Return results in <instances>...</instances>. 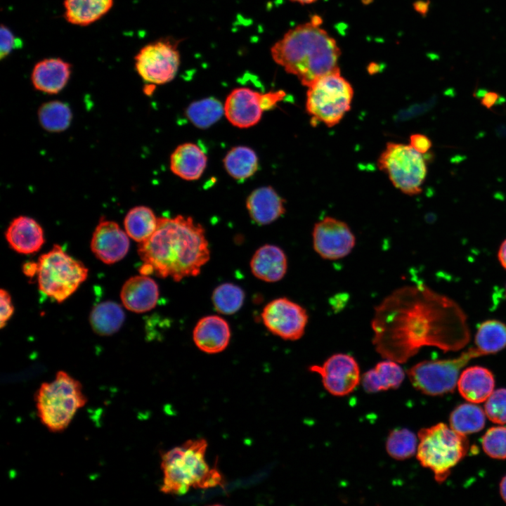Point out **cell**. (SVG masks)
<instances>
[{
  "mask_svg": "<svg viewBox=\"0 0 506 506\" xmlns=\"http://www.w3.org/2000/svg\"><path fill=\"white\" fill-rule=\"evenodd\" d=\"M158 218L153 211L145 206L131 209L126 215L124 225L126 233L134 240L141 242L147 240L155 231Z\"/></svg>",
  "mask_w": 506,
  "mask_h": 506,
  "instance_id": "cell-30",
  "label": "cell"
},
{
  "mask_svg": "<svg viewBox=\"0 0 506 506\" xmlns=\"http://www.w3.org/2000/svg\"><path fill=\"white\" fill-rule=\"evenodd\" d=\"M128 236L116 222L100 220L93 233L91 251L106 264L116 263L122 259L129 251Z\"/></svg>",
  "mask_w": 506,
  "mask_h": 506,
  "instance_id": "cell-16",
  "label": "cell"
},
{
  "mask_svg": "<svg viewBox=\"0 0 506 506\" xmlns=\"http://www.w3.org/2000/svg\"><path fill=\"white\" fill-rule=\"evenodd\" d=\"M179 42L164 38L146 44L138 51L134 58L135 68L143 81L160 85L176 77L181 63Z\"/></svg>",
  "mask_w": 506,
  "mask_h": 506,
  "instance_id": "cell-11",
  "label": "cell"
},
{
  "mask_svg": "<svg viewBox=\"0 0 506 506\" xmlns=\"http://www.w3.org/2000/svg\"><path fill=\"white\" fill-rule=\"evenodd\" d=\"M372 343L384 359L406 362L423 346L457 351L469 341L464 311L424 285L397 289L375 310Z\"/></svg>",
  "mask_w": 506,
  "mask_h": 506,
  "instance_id": "cell-1",
  "label": "cell"
},
{
  "mask_svg": "<svg viewBox=\"0 0 506 506\" xmlns=\"http://www.w3.org/2000/svg\"><path fill=\"white\" fill-rule=\"evenodd\" d=\"M398 363L386 359L364 373L361 379L363 389L374 394L398 388L404 379L405 373Z\"/></svg>",
  "mask_w": 506,
  "mask_h": 506,
  "instance_id": "cell-25",
  "label": "cell"
},
{
  "mask_svg": "<svg viewBox=\"0 0 506 506\" xmlns=\"http://www.w3.org/2000/svg\"><path fill=\"white\" fill-rule=\"evenodd\" d=\"M380 170L402 193L417 195L427 176V166L421 153L410 145L389 142L377 160Z\"/></svg>",
  "mask_w": 506,
  "mask_h": 506,
  "instance_id": "cell-9",
  "label": "cell"
},
{
  "mask_svg": "<svg viewBox=\"0 0 506 506\" xmlns=\"http://www.w3.org/2000/svg\"><path fill=\"white\" fill-rule=\"evenodd\" d=\"M1 313L0 327L3 328L13 313L14 307L10 294L4 289L0 291Z\"/></svg>",
  "mask_w": 506,
  "mask_h": 506,
  "instance_id": "cell-39",
  "label": "cell"
},
{
  "mask_svg": "<svg viewBox=\"0 0 506 506\" xmlns=\"http://www.w3.org/2000/svg\"><path fill=\"white\" fill-rule=\"evenodd\" d=\"M113 0H65V18L73 25L86 26L104 15L112 8Z\"/></svg>",
  "mask_w": 506,
  "mask_h": 506,
  "instance_id": "cell-26",
  "label": "cell"
},
{
  "mask_svg": "<svg viewBox=\"0 0 506 506\" xmlns=\"http://www.w3.org/2000/svg\"><path fill=\"white\" fill-rule=\"evenodd\" d=\"M429 1H417L414 4L415 10L422 15H425L429 10Z\"/></svg>",
  "mask_w": 506,
  "mask_h": 506,
  "instance_id": "cell-43",
  "label": "cell"
},
{
  "mask_svg": "<svg viewBox=\"0 0 506 506\" xmlns=\"http://www.w3.org/2000/svg\"><path fill=\"white\" fill-rule=\"evenodd\" d=\"M138 253L143 262L141 274L155 273L174 281L197 275L210 257L205 229L182 215L158 218L153 233L139 242Z\"/></svg>",
  "mask_w": 506,
  "mask_h": 506,
  "instance_id": "cell-2",
  "label": "cell"
},
{
  "mask_svg": "<svg viewBox=\"0 0 506 506\" xmlns=\"http://www.w3.org/2000/svg\"><path fill=\"white\" fill-rule=\"evenodd\" d=\"M315 251L323 259L335 260L348 255L355 246V236L348 225L333 217L317 222L313 230Z\"/></svg>",
  "mask_w": 506,
  "mask_h": 506,
  "instance_id": "cell-14",
  "label": "cell"
},
{
  "mask_svg": "<svg viewBox=\"0 0 506 506\" xmlns=\"http://www.w3.org/2000/svg\"><path fill=\"white\" fill-rule=\"evenodd\" d=\"M469 441L462 435L443 423H439L418 432L417 459L424 467L430 469L435 479L443 482L467 454Z\"/></svg>",
  "mask_w": 506,
  "mask_h": 506,
  "instance_id": "cell-6",
  "label": "cell"
},
{
  "mask_svg": "<svg viewBox=\"0 0 506 506\" xmlns=\"http://www.w3.org/2000/svg\"><path fill=\"white\" fill-rule=\"evenodd\" d=\"M479 356L478 351L472 347L455 358L420 362L409 369L407 374L412 385L422 393L443 395L454 390L461 368L471 358Z\"/></svg>",
  "mask_w": 506,
  "mask_h": 506,
  "instance_id": "cell-10",
  "label": "cell"
},
{
  "mask_svg": "<svg viewBox=\"0 0 506 506\" xmlns=\"http://www.w3.org/2000/svg\"><path fill=\"white\" fill-rule=\"evenodd\" d=\"M38 264L34 262H27L23 265V273L28 277H32L37 273Z\"/></svg>",
  "mask_w": 506,
  "mask_h": 506,
  "instance_id": "cell-42",
  "label": "cell"
},
{
  "mask_svg": "<svg viewBox=\"0 0 506 506\" xmlns=\"http://www.w3.org/2000/svg\"><path fill=\"white\" fill-rule=\"evenodd\" d=\"M212 299L214 306L219 313L231 315L242 307L245 300V292L240 287L226 283L214 289Z\"/></svg>",
  "mask_w": 506,
  "mask_h": 506,
  "instance_id": "cell-34",
  "label": "cell"
},
{
  "mask_svg": "<svg viewBox=\"0 0 506 506\" xmlns=\"http://www.w3.org/2000/svg\"><path fill=\"white\" fill-rule=\"evenodd\" d=\"M410 145L418 153L424 154L431 148L432 143L427 136L415 134L410 137Z\"/></svg>",
  "mask_w": 506,
  "mask_h": 506,
  "instance_id": "cell-40",
  "label": "cell"
},
{
  "mask_svg": "<svg viewBox=\"0 0 506 506\" xmlns=\"http://www.w3.org/2000/svg\"><path fill=\"white\" fill-rule=\"evenodd\" d=\"M290 1H292L293 2L299 3L301 4H309L313 3V2L316 1L317 0H290Z\"/></svg>",
  "mask_w": 506,
  "mask_h": 506,
  "instance_id": "cell-46",
  "label": "cell"
},
{
  "mask_svg": "<svg viewBox=\"0 0 506 506\" xmlns=\"http://www.w3.org/2000/svg\"><path fill=\"white\" fill-rule=\"evenodd\" d=\"M309 370L318 373L325 389L336 396L349 394L361 382L358 363L352 356L346 353H335L321 365H312Z\"/></svg>",
  "mask_w": 506,
  "mask_h": 506,
  "instance_id": "cell-13",
  "label": "cell"
},
{
  "mask_svg": "<svg viewBox=\"0 0 506 506\" xmlns=\"http://www.w3.org/2000/svg\"><path fill=\"white\" fill-rule=\"evenodd\" d=\"M197 347L207 353L223 351L229 344L231 330L228 323L219 316L202 318L196 324L193 333Z\"/></svg>",
  "mask_w": 506,
  "mask_h": 506,
  "instance_id": "cell-18",
  "label": "cell"
},
{
  "mask_svg": "<svg viewBox=\"0 0 506 506\" xmlns=\"http://www.w3.org/2000/svg\"><path fill=\"white\" fill-rule=\"evenodd\" d=\"M89 320L96 334L102 336L111 335L122 327L124 321V313L119 304L106 301L93 307Z\"/></svg>",
  "mask_w": 506,
  "mask_h": 506,
  "instance_id": "cell-27",
  "label": "cell"
},
{
  "mask_svg": "<svg viewBox=\"0 0 506 506\" xmlns=\"http://www.w3.org/2000/svg\"><path fill=\"white\" fill-rule=\"evenodd\" d=\"M261 318L271 333L285 340L294 341L303 336L309 318L305 309L282 297L266 305Z\"/></svg>",
  "mask_w": 506,
  "mask_h": 506,
  "instance_id": "cell-12",
  "label": "cell"
},
{
  "mask_svg": "<svg viewBox=\"0 0 506 506\" xmlns=\"http://www.w3.org/2000/svg\"><path fill=\"white\" fill-rule=\"evenodd\" d=\"M122 304L129 311L143 313L153 309L159 297L157 284L146 275L133 276L124 284L121 293Z\"/></svg>",
  "mask_w": 506,
  "mask_h": 506,
  "instance_id": "cell-17",
  "label": "cell"
},
{
  "mask_svg": "<svg viewBox=\"0 0 506 506\" xmlns=\"http://www.w3.org/2000/svg\"><path fill=\"white\" fill-rule=\"evenodd\" d=\"M6 239L12 249L24 254L37 252L44 243L41 226L34 219L25 216L11 221L6 231Z\"/></svg>",
  "mask_w": 506,
  "mask_h": 506,
  "instance_id": "cell-19",
  "label": "cell"
},
{
  "mask_svg": "<svg viewBox=\"0 0 506 506\" xmlns=\"http://www.w3.org/2000/svg\"><path fill=\"white\" fill-rule=\"evenodd\" d=\"M485 414L476 405L461 404L450 414L449 420L450 427L462 435L479 432L485 425Z\"/></svg>",
  "mask_w": 506,
  "mask_h": 506,
  "instance_id": "cell-31",
  "label": "cell"
},
{
  "mask_svg": "<svg viewBox=\"0 0 506 506\" xmlns=\"http://www.w3.org/2000/svg\"><path fill=\"white\" fill-rule=\"evenodd\" d=\"M264 98L265 93L248 87L233 89L223 105L226 117L238 128H249L257 124L266 110Z\"/></svg>",
  "mask_w": 506,
  "mask_h": 506,
  "instance_id": "cell-15",
  "label": "cell"
},
{
  "mask_svg": "<svg viewBox=\"0 0 506 506\" xmlns=\"http://www.w3.org/2000/svg\"><path fill=\"white\" fill-rule=\"evenodd\" d=\"M500 99V96L494 91H487L481 97V103L488 109L493 107Z\"/></svg>",
  "mask_w": 506,
  "mask_h": 506,
  "instance_id": "cell-41",
  "label": "cell"
},
{
  "mask_svg": "<svg viewBox=\"0 0 506 506\" xmlns=\"http://www.w3.org/2000/svg\"><path fill=\"white\" fill-rule=\"evenodd\" d=\"M0 58L6 57L17 45V39L12 32L6 26L0 29Z\"/></svg>",
  "mask_w": 506,
  "mask_h": 506,
  "instance_id": "cell-38",
  "label": "cell"
},
{
  "mask_svg": "<svg viewBox=\"0 0 506 506\" xmlns=\"http://www.w3.org/2000/svg\"><path fill=\"white\" fill-rule=\"evenodd\" d=\"M485 413L494 423L506 424V389H499L492 392L486 400Z\"/></svg>",
  "mask_w": 506,
  "mask_h": 506,
  "instance_id": "cell-37",
  "label": "cell"
},
{
  "mask_svg": "<svg viewBox=\"0 0 506 506\" xmlns=\"http://www.w3.org/2000/svg\"><path fill=\"white\" fill-rule=\"evenodd\" d=\"M505 292H506V291H505Z\"/></svg>",
  "mask_w": 506,
  "mask_h": 506,
  "instance_id": "cell-47",
  "label": "cell"
},
{
  "mask_svg": "<svg viewBox=\"0 0 506 506\" xmlns=\"http://www.w3.org/2000/svg\"><path fill=\"white\" fill-rule=\"evenodd\" d=\"M340 54L335 39L311 20L288 30L271 48L274 62L307 87L320 77L340 72Z\"/></svg>",
  "mask_w": 506,
  "mask_h": 506,
  "instance_id": "cell-3",
  "label": "cell"
},
{
  "mask_svg": "<svg viewBox=\"0 0 506 506\" xmlns=\"http://www.w3.org/2000/svg\"><path fill=\"white\" fill-rule=\"evenodd\" d=\"M206 440H188L162 455L163 482L160 491L165 494L183 495L190 487L206 489L220 485L222 476L205 461Z\"/></svg>",
  "mask_w": 506,
  "mask_h": 506,
  "instance_id": "cell-4",
  "label": "cell"
},
{
  "mask_svg": "<svg viewBox=\"0 0 506 506\" xmlns=\"http://www.w3.org/2000/svg\"><path fill=\"white\" fill-rule=\"evenodd\" d=\"M250 268L257 278L268 283L277 282L285 275L287 259L283 250L273 245H265L254 254Z\"/></svg>",
  "mask_w": 506,
  "mask_h": 506,
  "instance_id": "cell-22",
  "label": "cell"
},
{
  "mask_svg": "<svg viewBox=\"0 0 506 506\" xmlns=\"http://www.w3.org/2000/svg\"><path fill=\"white\" fill-rule=\"evenodd\" d=\"M37 264L39 290L59 303L72 294L88 276L85 265L66 254L58 245L42 254Z\"/></svg>",
  "mask_w": 506,
  "mask_h": 506,
  "instance_id": "cell-7",
  "label": "cell"
},
{
  "mask_svg": "<svg viewBox=\"0 0 506 506\" xmlns=\"http://www.w3.org/2000/svg\"><path fill=\"white\" fill-rule=\"evenodd\" d=\"M498 257L502 267L506 269V239L500 246Z\"/></svg>",
  "mask_w": 506,
  "mask_h": 506,
  "instance_id": "cell-44",
  "label": "cell"
},
{
  "mask_svg": "<svg viewBox=\"0 0 506 506\" xmlns=\"http://www.w3.org/2000/svg\"><path fill=\"white\" fill-rule=\"evenodd\" d=\"M353 97L351 84L340 72L332 73L308 86L306 109L314 121L331 127L350 110Z\"/></svg>",
  "mask_w": 506,
  "mask_h": 506,
  "instance_id": "cell-8",
  "label": "cell"
},
{
  "mask_svg": "<svg viewBox=\"0 0 506 506\" xmlns=\"http://www.w3.org/2000/svg\"><path fill=\"white\" fill-rule=\"evenodd\" d=\"M500 492L502 498L506 502V475L502 478L500 481Z\"/></svg>",
  "mask_w": 506,
  "mask_h": 506,
  "instance_id": "cell-45",
  "label": "cell"
},
{
  "mask_svg": "<svg viewBox=\"0 0 506 506\" xmlns=\"http://www.w3.org/2000/svg\"><path fill=\"white\" fill-rule=\"evenodd\" d=\"M34 398L40 422L53 433L65 430L88 401L81 382L63 370L42 383Z\"/></svg>",
  "mask_w": 506,
  "mask_h": 506,
  "instance_id": "cell-5",
  "label": "cell"
},
{
  "mask_svg": "<svg viewBox=\"0 0 506 506\" xmlns=\"http://www.w3.org/2000/svg\"><path fill=\"white\" fill-rule=\"evenodd\" d=\"M41 126L51 132H60L67 129L72 121V114L70 107L59 100L44 103L38 111Z\"/></svg>",
  "mask_w": 506,
  "mask_h": 506,
  "instance_id": "cell-32",
  "label": "cell"
},
{
  "mask_svg": "<svg viewBox=\"0 0 506 506\" xmlns=\"http://www.w3.org/2000/svg\"><path fill=\"white\" fill-rule=\"evenodd\" d=\"M70 73L71 66L68 63L60 58H48L34 65L31 80L37 90L56 94L65 86Z\"/></svg>",
  "mask_w": 506,
  "mask_h": 506,
  "instance_id": "cell-20",
  "label": "cell"
},
{
  "mask_svg": "<svg viewBox=\"0 0 506 506\" xmlns=\"http://www.w3.org/2000/svg\"><path fill=\"white\" fill-rule=\"evenodd\" d=\"M494 385L492 372L486 368L477 365L464 370L458 380L460 395L473 403L485 401L493 391Z\"/></svg>",
  "mask_w": 506,
  "mask_h": 506,
  "instance_id": "cell-24",
  "label": "cell"
},
{
  "mask_svg": "<svg viewBox=\"0 0 506 506\" xmlns=\"http://www.w3.org/2000/svg\"><path fill=\"white\" fill-rule=\"evenodd\" d=\"M283 199L271 186L259 188L252 191L246 202L252 219L259 225L269 224L285 212Z\"/></svg>",
  "mask_w": 506,
  "mask_h": 506,
  "instance_id": "cell-21",
  "label": "cell"
},
{
  "mask_svg": "<svg viewBox=\"0 0 506 506\" xmlns=\"http://www.w3.org/2000/svg\"><path fill=\"white\" fill-rule=\"evenodd\" d=\"M474 342L480 356L501 351L506 347V325L498 320L483 322L477 329Z\"/></svg>",
  "mask_w": 506,
  "mask_h": 506,
  "instance_id": "cell-28",
  "label": "cell"
},
{
  "mask_svg": "<svg viewBox=\"0 0 506 506\" xmlns=\"http://www.w3.org/2000/svg\"><path fill=\"white\" fill-rule=\"evenodd\" d=\"M481 444L488 456L506 459V427L499 426L488 429L482 437Z\"/></svg>",
  "mask_w": 506,
  "mask_h": 506,
  "instance_id": "cell-36",
  "label": "cell"
},
{
  "mask_svg": "<svg viewBox=\"0 0 506 506\" xmlns=\"http://www.w3.org/2000/svg\"><path fill=\"white\" fill-rule=\"evenodd\" d=\"M418 445L416 435L408 429L393 430L386 441L388 455L397 460L410 458L415 453Z\"/></svg>",
  "mask_w": 506,
  "mask_h": 506,
  "instance_id": "cell-35",
  "label": "cell"
},
{
  "mask_svg": "<svg viewBox=\"0 0 506 506\" xmlns=\"http://www.w3.org/2000/svg\"><path fill=\"white\" fill-rule=\"evenodd\" d=\"M224 106L214 98H207L190 103L186 115L199 129H207L216 123L223 115Z\"/></svg>",
  "mask_w": 506,
  "mask_h": 506,
  "instance_id": "cell-33",
  "label": "cell"
},
{
  "mask_svg": "<svg viewBox=\"0 0 506 506\" xmlns=\"http://www.w3.org/2000/svg\"><path fill=\"white\" fill-rule=\"evenodd\" d=\"M223 164L228 174L237 180L252 176L259 166L256 153L249 147L241 145L233 147L227 153Z\"/></svg>",
  "mask_w": 506,
  "mask_h": 506,
  "instance_id": "cell-29",
  "label": "cell"
},
{
  "mask_svg": "<svg viewBox=\"0 0 506 506\" xmlns=\"http://www.w3.org/2000/svg\"><path fill=\"white\" fill-rule=\"evenodd\" d=\"M207 162V155L197 145L185 143L179 145L171 155L170 169L182 179L193 181L202 176Z\"/></svg>",
  "mask_w": 506,
  "mask_h": 506,
  "instance_id": "cell-23",
  "label": "cell"
}]
</instances>
